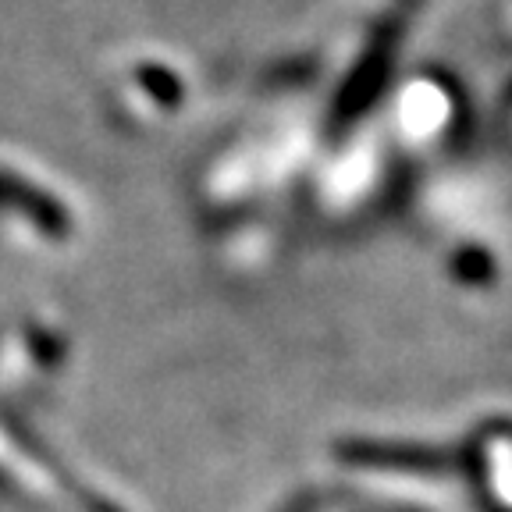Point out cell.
Returning <instances> with one entry per match:
<instances>
[{"instance_id":"obj_1","label":"cell","mask_w":512,"mask_h":512,"mask_svg":"<svg viewBox=\"0 0 512 512\" xmlns=\"http://www.w3.org/2000/svg\"><path fill=\"white\" fill-rule=\"evenodd\" d=\"M0 203H4V207H15L18 214L32 217V224H36L40 232L54 235V239L68 235V214L61 210V203L47 200L43 192L29 189V185L15 182V178H8V175H0Z\"/></svg>"},{"instance_id":"obj_2","label":"cell","mask_w":512,"mask_h":512,"mask_svg":"<svg viewBox=\"0 0 512 512\" xmlns=\"http://www.w3.org/2000/svg\"><path fill=\"white\" fill-rule=\"evenodd\" d=\"M89 509L93 512H118L114 505H107V502H96V498H89Z\"/></svg>"}]
</instances>
